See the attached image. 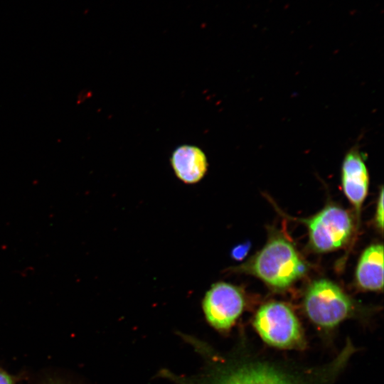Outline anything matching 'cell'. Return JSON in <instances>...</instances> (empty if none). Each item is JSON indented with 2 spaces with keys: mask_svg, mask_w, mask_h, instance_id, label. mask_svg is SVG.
<instances>
[{
  "mask_svg": "<svg viewBox=\"0 0 384 384\" xmlns=\"http://www.w3.org/2000/svg\"><path fill=\"white\" fill-rule=\"evenodd\" d=\"M186 340L203 360L201 370L191 375L160 373L176 384H336L357 349L348 338L341 349L329 361L304 364L292 358L265 351L249 342L240 341L222 353L201 340Z\"/></svg>",
  "mask_w": 384,
  "mask_h": 384,
  "instance_id": "cell-1",
  "label": "cell"
},
{
  "mask_svg": "<svg viewBox=\"0 0 384 384\" xmlns=\"http://www.w3.org/2000/svg\"><path fill=\"white\" fill-rule=\"evenodd\" d=\"M306 270L293 245L284 238L274 237L247 262L230 271L253 274L270 287L283 289L302 276Z\"/></svg>",
  "mask_w": 384,
  "mask_h": 384,
  "instance_id": "cell-2",
  "label": "cell"
},
{
  "mask_svg": "<svg viewBox=\"0 0 384 384\" xmlns=\"http://www.w3.org/2000/svg\"><path fill=\"white\" fill-rule=\"evenodd\" d=\"M304 309L309 319L325 334L331 332L356 312L353 302L341 289L324 279L314 281L308 287Z\"/></svg>",
  "mask_w": 384,
  "mask_h": 384,
  "instance_id": "cell-3",
  "label": "cell"
},
{
  "mask_svg": "<svg viewBox=\"0 0 384 384\" xmlns=\"http://www.w3.org/2000/svg\"><path fill=\"white\" fill-rule=\"evenodd\" d=\"M253 326L267 345L279 350H302L306 339L302 326L292 309L287 304L267 303L256 312Z\"/></svg>",
  "mask_w": 384,
  "mask_h": 384,
  "instance_id": "cell-4",
  "label": "cell"
},
{
  "mask_svg": "<svg viewBox=\"0 0 384 384\" xmlns=\"http://www.w3.org/2000/svg\"><path fill=\"white\" fill-rule=\"evenodd\" d=\"M308 228L309 242L316 252L338 249L348 240L353 220L348 213L336 206H328L313 217L303 220Z\"/></svg>",
  "mask_w": 384,
  "mask_h": 384,
  "instance_id": "cell-5",
  "label": "cell"
},
{
  "mask_svg": "<svg viewBox=\"0 0 384 384\" xmlns=\"http://www.w3.org/2000/svg\"><path fill=\"white\" fill-rule=\"evenodd\" d=\"M245 305L240 289L225 282L213 284L202 300L206 321L220 333H227L231 329L242 313Z\"/></svg>",
  "mask_w": 384,
  "mask_h": 384,
  "instance_id": "cell-6",
  "label": "cell"
},
{
  "mask_svg": "<svg viewBox=\"0 0 384 384\" xmlns=\"http://www.w3.org/2000/svg\"><path fill=\"white\" fill-rule=\"evenodd\" d=\"M366 154L356 144L345 154L341 165V186L345 196L359 215L369 186Z\"/></svg>",
  "mask_w": 384,
  "mask_h": 384,
  "instance_id": "cell-7",
  "label": "cell"
},
{
  "mask_svg": "<svg viewBox=\"0 0 384 384\" xmlns=\"http://www.w3.org/2000/svg\"><path fill=\"white\" fill-rule=\"evenodd\" d=\"M171 163L176 176L187 184L201 181L208 170V161L203 151L193 145H182L174 150Z\"/></svg>",
  "mask_w": 384,
  "mask_h": 384,
  "instance_id": "cell-8",
  "label": "cell"
},
{
  "mask_svg": "<svg viewBox=\"0 0 384 384\" xmlns=\"http://www.w3.org/2000/svg\"><path fill=\"white\" fill-rule=\"evenodd\" d=\"M356 282L366 290H381L383 287V246L374 244L362 253L356 271Z\"/></svg>",
  "mask_w": 384,
  "mask_h": 384,
  "instance_id": "cell-9",
  "label": "cell"
},
{
  "mask_svg": "<svg viewBox=\"0 0 384 384\" xmlns=\"http://www.w3.org/2000/svg\"><path fill=\"white\" fill-rule=\"evenodd\" d=\"M375 222L382 230L383 227V189L381 188L375 212Z\"/></svg>",
  "mask_w": 384,
  "mask_h": 384,
  "instance_id": "cell-10",
  "label": "cell"
},
{
  "mask_svg": "<svg viewBox=\"0 0 384 384\" xmlns=\"http://www.w3.org/2000/svg\"><path fill=\"white\" fill-rule=\"evenodd\" d=\"M250 248V244L249 242L240 244L233 249L231 255L235 260H242L247 255Z\"/></svg>",
  "mask_w": 384,
  "mask_h": 384,
  "instance_id": "cell-11",
  "label": "cell"
},
{
  "mask_svg": "<svg viewBox=\"0 0 384 384\" xmlns=\"http://www.w3.org/2000/svg\"><path fill=\"white\" fill-rule=\"evenodd\" d=\"M0 384H13L11 378L1 370H0Z\"/></svg>",
  "mask_w": 384,
  "mask_h": 384,
  "instance_id": "cell-12",
  "label": "cell"
}]
</instances>
